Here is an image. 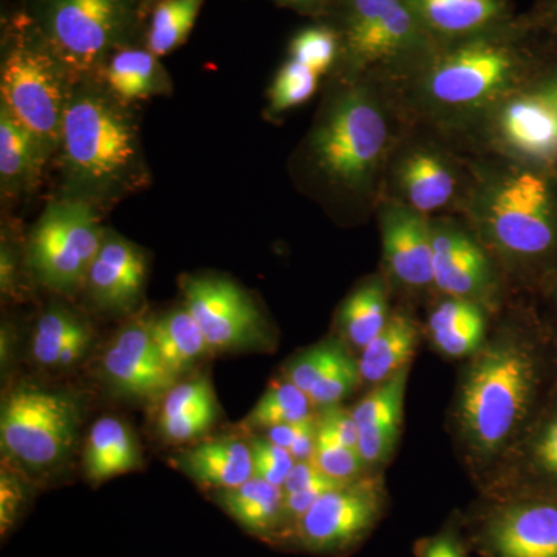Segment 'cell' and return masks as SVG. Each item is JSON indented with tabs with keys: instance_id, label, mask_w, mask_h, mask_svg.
<instances>
[{
	"instance_id": "cell-1",
	"label": "cell",
	"mask_w": 557,
	"mask_h": 557,
	"mask_svg": "<svg viewBox=\"0 0 557 557\" xmlns=\"http://www.w3.org/2000/svg\"><path fill=\"white\" fill-rule=\"evenodd\" d=\"M556 384L557 344L541 310L507 306L465 359L450 406L454 443L475 485L515 448Z\"/></svg>"
},
{
	"instance_id": "cell-2",
	"label": "cell",
	"mask_w": 557,
	"mask_h": 557,
	"mask_svg": "<svg viewBox=\"0 0 557 557\" xmlns=\"http://www.w3.org/2000/svg\"><path fill=\"white\" fill-rule=\"evenodd\" d=\"M461 218L509 287L537 298L557 276V172L486 153L469 161Z\"/></svg>"
},
{
	"instance_id": "cell-3",
	"label": "cell",
	"mask_w": 557,
	"mask_h": 557,
	"mask_svg": "<svg viewBox=\"0 0 557 557\" xmlns=\"http://www.w3.org/2000/svg\"><path fill=\"white\" fill-rule=\"evenodd\" d=\"M544 58L528 28L500 30L442 46L417 75L388 89L399 109L440 131L465 132L491 106L528 83Z\"/></svg>"
},
{
	"instance_id": "cell-4",
	"label": "cell",
	"mask_w": 557,
	"mask_h": 557,
	"mask_svg": "<svg viewBox=\"0 0 557 557\" xmlns=\"http://www.w3.org/2000/svg\"><path fill=\"white\" fill-rule=\"evenodd\" d=\"M399 110L386 86L344 79L307 139L311 171L339 197L379 208L384 172L401 138Z\"/></svg>"
},
{
	"instance_id": "cell-5",
	"label": "cell",
	"mask_w": 557,
	"mask_h": 557,
	"mask_svg": "<svg viewBox=\"0 0 557 557\" xmlns=\"http://www.w3.org/2000/svg\"><path fill=\"white\" fill-rule=\"evenodd\" d=\"M60 148L65 177L83 197H109L141 178L137 127L119 102L100 91L70 94Z\"/></svg>"
},
{
	"instance_id": "cell-6",
	"label": "cell",
	"mask_w": 557,
	"mask_h": 557,
	"mask_svg": "<svg viewBox=\"0 0 557 557\" xmlns=\"http://www.w3.org/2000/svg\"><path fill=\"white\" fill-rule=\"evenodd\" d=\"M338 22L344 79L394 89L440 49L408 0H338Z\"/></svg>"
},
{
	"instance_id": "cell-7",
	"label": "cell",
	"mask_w": 557,
	"mask_h": 557,
	"mask_svg": "<svg viewBox=\"0 0 557 557\" xmlns=\"http://www.w3.org/2000/svg\"><path fill=\"white\" fill-rule=\"evenodd\" d=\"M40 33L67 75L81 78L127 42L137 0H38Z\"/></svg>"
},
{
	"instance_id": "cell-8",
	"label": "cell",
	"mask_w": 557,
	"mask_h": 557,
	"mask_svg": "<svg viewBox=\"0 0 557 557\" xmlns=\"http://www.w3.org/2000/svg\"><path fill=\"white\" fill-rule=\"evenodd\" d=\"M79 424L81 406L75 395L21 384L3 397V453L30 471H50L60 467L75 448Z\"/></svg>"
},
{
	"instance_id": "cell-9",
	"label": "cell",
	"mask_w": 557,
	"mask_h": 557,
	"mask_svg": "<svg viewBox=\"0 0 557 557\" xmlns=\"http://www.w3.org/2000/svg\"><path fill=\"white\" fill-rule=\"evenodd\" d=\"M461 522L480 557H557V494L480 496Z\"/></svg>"
},
{
	"instance_id": "cell-10",
	"label": "cell",
	"mask_w": 557,
	"mask_h": 557,
	"mask_svg": "<svg viewBox=\"0 0 557 557\" xmlns=\"http://www.w3.org/2000/svg\"><path fill=\"white\" fill-rule=\"evenodd\" d=\"M468 185L469 161L428 135H401L384 172L381 200L434 218L460 211Z\"/></svg>"
},
{
	"instance_id": "cell-11",
	"label": "cell",
	"mask_w": 557,
	"mask_h": 557,
	"mask_svg": "<svg viewBox=\"0 0 557 557\" xmlns=\"http://www.w3.org/2000/svg\"><path fill=\"white\" fill-rule=\"evenodd\" d=\"M387 508L383 474L369 472L325 493L282 537L313 555H344L373 533Z\"/></svg>"
},
{
	"instance_id": "cell-12",
	"label": "cell",
	"mask_w": 557,
	"mask_h": 557,
	"mask_svg": "<svg viewBox=\"0 0 557 557\" xmlns=\"http://www.w3.org/2000/svg\"><path fill=\"white\" fill-rule=\"evenodd\" d=\"M67 72L46 44L17 42L3 58L0 72L2 108L32 132L47 150L61 143L70 94Z\"/></svg>"
},
{
	"instance_id": "cell-13",
	"label": "cell",
	"mask_w": 557,
	"mask_h": 557,
	"mask_svg": "<svg viewBox=\"0 0 557 557\" xmlns=\"http://www.w3.org/2000/svg\"><path fill=\"white\" fill-rule=\"evenodd\" d=\"M467 131L487 153L557 172V112L534 76L491 106Z\"/></svg>"
},
{
	"instance_id": "cell-14",
	"label": "cell",
	"mask_w": 557,
	"mask_h": 557,
	"mask_svg": "<svg viewBox=\"0 0 557 557\" xmlns=\"http://www.w3.org/2000/svg\"><path fill=\"white\" fill-rule=\"evenodd\" d=\"M104 236L89 201L72 197L50 205L28 242L33 273L54 292H75L86 284Z\"/></svg>"
},
{
	"instance_id": "cell-15",
	"label": "cell",
	"mask_w": 557,
	"mask_h": 557,
	"mask_svg": "<svg viewBox=\"0 0 557 557\" xmlns=\"http://www.w3.org/2000/svg\"><path fill=\"white\" fill-rule=\"evenodd\" d=\"M434 293L467 299L496 317L505 309L509 282L490 249L467 220L453 214L431 218Z\"/></svg>"
},
{
	"instance_id": "cell-16",
	"label": "cell",
	"mask_w": 557,
	"mask_h": 557,
	"mask_svg": "<svg viewBox=\"0 0 557 557\" xmlns=\"http://www.w3.org/2000/svg\"><path fill=\"white\" fill-rule=\"evenodd\" d=\"M185 307L214 351L269 347L267 321L247 293L222 277H190L183 284Z\"/></svg>"
},
{
	"instance_id": "cell-17",
	"label": "cell",
	"mask_w": 557,
	"mask_h": 557,
	"mask_svg": "<svg viewBox=\"0 0 557 557\" xmlns=\"http://www.w3.org/2000/svg\"><path fill=\"white\" fill-rule=\"evenodd\" d=\"M383 271L392 289L418 298L434 292L431 218L392 200H380Z\"/></svg>"
},
{
	"instance_id": "cell-18",
	"label": "cell",
	"mask_w": 557,
	"mask_h": 557,
	"mask_svg": "<svg viewBox=\"0 0 557 557\" xmlns=\"http://www.w3.org/2000/svg\"><path fill=\"white\" fill-rule=\"evenodd\" d=\"M480 496L557 494V384L525 434L479 486Z\"/></svg>"
},
{
	"instance_id": "cell-19",
	"label": "cell",
	"mask_w": 557,
	"mask_h": 557,
	"mask_svg": "<svg viewBox=\"0 0 557 557\" xmlns=\"http://www.w3.org/2000/svg\"><path fill=\"white\" fill-rule=\"evenodd\" d=\"M101 366L120 394L139 401H161L178 383L164 364L145 319L121 330L106 348Z\"/></svg>"
},
{
	"instance_id": "cell-20",
	"label": "cell",
	"mask_w": 557,
	"mask_h": 557,
	"mask_svg": "<svg viewBox=\"0 0 557 557\" xmlns=\"http://www.w3.org/2000/svg\"><path fill=\"white\" fill-rule=\"evenodd\" d=\"M440 47L515 24L508 0H408Z\"/></svg>"
},
{
	"instance_id": "cell-21",
	"label": "cell",
	"mask_w": 557,
	"mask_h": 557,
	"mask_svg": "<svg viewBox=\"0 0 557 557\" xmlns=\"http://www.w3.org/2000/svg\"><path fill=\"white\" fill-rule=\"evenodd\" d=\"M146 281V259L129 240L109 234L91 263L86 285L106 310H129L138 302Z\"/></svg>"
},
{
	"instance_id": "cell-22",
	"label": "cell",
	"mask_w": 557,
	"mask_h": 557,
	"mask_svg": "<svg viewBox=\"0 0 557 557\" xmlns=\"http://www.w3.org/2000/svg\"><path fill=\"white\" fill-rule=\"evenodd\" d=\"M493 319L494 314L478 302L438 296L424 332L442 357L465 361L483 346Z\"/></svg>"
},
{
	"instance_id": "cell-23",
	"label": "cell",
	"mask_w": 557,
	"mask_h": 557,
	"mask_svg": "<svg viewBox=\"0 0 557 557\" xmlns=\"http://www.w3.org/2000/svg\"><path fill=\"white\" fill-rule=\"evenodd\" d=\"M178 467L190 479L215 490H231L255 478L249 443L240 438L207 440L183 453Z\"/></svg>"
},
{
	"instance_id": "cell-24",
	"label": "cell",
	"mask_w": 557,
	"mask_h": 557,
	"mask_svg": "<svg viewBox=\"0 0 557 557\" xmlns=\"http://www.w3.org/2000/svg\"><path fill=\"white\" fill-rule=\"evenodd\" d=\"M394 289L383 273L359 282L341 304L336 314L338 336L351 351H361L386 327L391 319V295Z\"/></svg>"
},
{
	"instance_id": "cell-25",
	"label": "cell",
	"mask_w": 557,
	"mask_h": 557,
	"mask_svg": "<svg viewBox=\"0 0 557 557\" xmlns=\"http://www.w3.org/2000/svg\"><path fill=\"white\" fill-rule=\"evenodd\" d=\"M423 330L408 311H394L386 327L359 351L362 384L376 386L412 366Z\"/></svg>"
},
{
	"instance_id": "cell-26",
	"label": "cell",
	"mask_w": 557,
	"mask_h": 557,
	"mask_svg": "<svg viewBox=\"0 0 557 557\" xmlns=\"http://www.w3.org/2000/svg\"><path fill=\"white\" fill-rule=\"evenodd\" d=\"M139 467L141 457L131 429L120 418H100L90 428L84 449V468L90 482H104Z\"/></svg>"
},
{
	"instance_id": "cell-27",
	"label": "cell",
	"mask_w": 557,
	"mask_h": 557,
	"mask_svg": "<svg viewBox=\"0 0 557 557\" xmlns=\"http://www.w3.org/2000/svg\"><path fill=\"white\" fill-rule=\"evenodd\" d=\"M284 490L265 480L252 478L244 485L222 490L219 504L255 534L277 536L284 525Z\"/></svg>"
},
{
	"instance_id": "cell-28",
	"label": "cell",
	"mask_w": 557,
	"mask_h": 557,
	"mask_svg": "<svg viewBox=\"0 0 557 557\" xmlns=\"http://www.w3.org/2000/svg\"><path fill=\"white\" fill-rule=\"evenodd\" d=\"M149 330L164 364L177 380L211 351L186 307L150 319Z\"/></svg>"
},
{
	"instance_id": "cell-29",
	"label": "cell",
	"mask_w": 557,
	"mask_h": 557,
	"mask_svg": "<svg viewBox=\"0 0 557 557\" xmlns=\"http://www.w3.org/2000/svg\"><path fill=\"white\" fill-rule=\"evenodd\" d=\"M49 150L32 132L0 108V177L5 188L30 185Z\"/></svg>"
},
{
	"instance_id": "cell-30",
	"label": "cell",
	"mask_w": 557,
	"mask_h": 557,
	"mask_svg": "<svg viewBox=\"0 0 557 557\" xmlns=\"http://www.w3.org/2000/svg\"><path fill=\"white\" fill-rule=\"evenodd\" d=\"M106 81L120 100H145L160 90L163 70L149 50L121 49L110 57Z\"/></svg>"
},
{
	"instance_id": "cell-31",
	"label": "cell",
	"mask_w": 557,
	"mask_h": 557,
	"mask_svg": "<svg viewBox=\"0 0 557 557\" xmlns=\"http://www.w3.org/2000/svg\"><path fill=\"white\" fill-rule=\"evenodd\" d=\"M410 369L412 366L399 370L391 379L373 386L364 398L359 399L351 409L358 431L369 428L403 429Z\"/></svg>"
},
{
	"instance_id": "cell-32",
	"label": "cell",
	"mask_w": 557,
	"mask_h": 557,
	"mask_svg": "<svg viewBox=\"0 0 557 557\" xmlns=\"http://www.w3.org/2000/svg\"><path fill=\"white\" fill-rule=\"evenodd\" d=\"M314 416L309 395L292 381H274L252 408L245 424L252 429H269L277 424L296 423Z\"/></svg>"
},
{
	"instance_id": "cell-33",
	"label": "cell",
	"mask_w": 557,
	"mask_h": 557,
	"mask_svg": "<svg viewBox=\"0 0 557 557\" xmlns=\"http://www.w3.org/2000/svg\"><path fill=\"white\" fill-rule=\"evenodd\" d=\"M203 0H160L152 13L148 50L157 58L177 49L188 38Z\"/></svg>"
},
{
	"instance_id": "cell-34",
	"label": "cell",
	"mask_w": 557,
	"mask_h": 557,
	"mask_svg": "<svg viewBox=\"0 0 557 557\" xmlns=\"http://www.w3.org/2000/svg\"><path fill=\"white\" fill-rule=\"evenodd\" d=\"M83 319L64 309H51L44 313L33 330L30 354L40 368H57L62 348L73 339L90 332Z\"/></svg>"
},
{
	"instance_id": "cell-35",
	"label": "cell",
	"mask_w": 557,
	"mask_h": 557,
	"mask_svg": "<svg viewBox=\"0 0 557 557\" xmlns=\"http://www.w3.org/2000/svg\"><path fill=\"white\" fill-rule=\"evenodd\" d=\"M321 78L317 70L288 58L269 90L271 112L284 113L309 101L317 94Z\"/></svg>"
},
{
	"instance_id": "cell-36",
	"label": "cell",
	"mask_w": 557,
	"mask_h": 557,
	"mask_svg": "<svg viewBox=\"0 0 557 557\" xmlns=\"http://www.w3.org/2000/svg\"><path fill=\"white\" fill-rule=\"evenodd\" d=\"M347 350L350 348L339 338L321 341L317 346L307 348L289 359L282 376L309 395L311 387Z\"/></svg>"
},
{
	"instance_id": "cell-37",
	"label": "cell",
	"mask_w": 557,
	"mask_h": 557,
	"mask_svg": "<svg viewBox=\"0 0 557 557\" xmlns=\"http://www.w3.org/2000/svg\"><path fill=\"white\" fill-rule=\"evenodd\" d=\"M341 57V39L333 27L304 28L289 42L288 58L304 62L324 76Z\"/></svg>"
},
{
	"instance_id": "cell-38",
	"label": "cell",
	"mask_w": 557,
	"mask_h": 557,
	"mask_svg": "<svg viewBox=\"0 0 557 557\" xmlns=\"http://www.w3.org/2000/svg\"><path fill=\"white\" fill-rule=\"evenodd\" d=\"M311 461L319 471L339 483L354 482V480L373 472L366 467L357 448H350V446L319 431Z\"/></svg>"
},
{
	"instance_id": "cell-39",
	"label": "cell",
	"mask_w": 557,
	"mask_h": 557,
	"mask_svg": "<svg viewBox=\"0 0 557 557\" xmlns=\"http://www.w3.org/2000/svg\"><path fill=\"white\" fill-rule=\"evenodd\" d=\"M361 384L358 358H355L354 351L347 350L311 387V405L317 410L341 405V401L354 394Z\"/></svg>"
},
{
	"instance_id": "cell-40",
	"label": "cell",
	"mask_w": 557,
	"mask_h": 557,
	"mask_svg": "<svg viewBox=\"0 0 557 557\" xmlns=\"http://www.w3.org/2000/svg\"><path fill=\"white\" fill-rule=\"evenodd\" d=\"M209 406H215L214 392L205 379L182 381L161 398L159 420L189 416Z\"/></svg>"
},
{
	"instance_id": "cell-41",
	"label": "cell",
	"mask_w": 557,
	"mask_h": 557,
	"mask_svg": "<svg viewBox=\"0 0 557 557\" xmlns=\"http://www.w3.org/2000/svg\"><path fill=\"white\" fill-rule=\"evenodd\" d=\"M249 448H251L255 478L265 480L274 486H284L289 472L296 465L292 453L274 445L265 437L252 438L249 442Z\"/></svg>"
},
{
	"instance_id": "cell-42",
	"label": "cell",
	"mask_w": 557,
	"mask_h": 557,
	"mask_svg": "<svg viewBox=\"0 0 557 557\" xmlns=\"http://www.w3.org/2000/svg\"><path fill=\"white\" fill-rule=\"evenodd\" d=\"M469 545L465 536L463 522L454 516L449 522L432 536L420 539L416 544L417 557H469Z\"/></svg>"
},
{
	"instance_id": "cell-43",
	"label": "cell",
	"mask_w": 557,
	"mask_h": 557,
	"mask_svg": "<svg viewBox=\"0 0 557 557\" xmlns=\"http://www.w3.org/2000/svg\"><path fill=\"white\" fill-rule=\"evenodd\" d=\"M358 453L369 471H380L397 449L401 429H359Z\"/></svg>"
},
{
	"instance_id": "cell-44",
	"label": "cell",
	"mask_w": 557,
	"mask_h": 557,
	"mask_svg": "<svg viewBox=\"0 0 557 557\" xmlns=\"http://www.w3.org/2000/svg\"><path fill=\"white\" fill-rule=\"evenodd\" d=\"M218 418V405L209 406L189 416L159 420L161 435L171 443H188L207 434Z\"/></svg>"
},
{
	"instance_id": "cell-45",
	"label": "cell",
	"mask_w": 557,
	"mask_h": 557,
	"mask_svg": "<svg viewBox=\"0 0 557 557\" xmlns=\"http://www.w3.org/2000/svg\"><path fill=\"white\" fill-rule=\"evenodd\" d=\"M318 431L338 440L350 448L358 446V426L351 409L335 405L318 409Z\"/></svg>"
},
{
	"instance_id": "cell-46",
	"label": "cell",
	"mask_w": 557,
	"mask_h": 557,
	"mask_svg": "<svg viewBox=\"0 0 557 557\" xmlns=\"http://www.w3.org/2000/svg\"><path fill=\"white\" fill-rule=\"evenodd\" d=\"M25 491L16 475L3 469L0 478V530L3 536L11 530L24 504Z\"/></svg>"
},
{
	"instance_id": "cell-47",
	"label": "cell",
	"mask_w": 557,
	"mask_h": 557,
	"mask_svg": "<svg viewBox=\"0 0 557 557\" xmlns=\"http://www.w3.org/2000/svg\"><path fill=\"white\" fill-rule=\"evenodd\" d=\"M542 304V318L557 344V276L537 296Z\"/></svg>"
},
{
	"instance_id": "cell-48",
	"label": "cell",
	"mask_w": 557,
	"mask_h": 557,
	"mask_svg": "<svg viewBox=\"0 0 557 557\" xmlns=\"http://www.w3.org/2000/svg\"><path fill=\"white\" fill-rule=\"evenodd\" d=\"M534 79L545 95L553 102L557 112V60L542 61L541 67L537 69Z\"/></svg>"
},
{
	"instance_id": "cell-49",
	"label": "cell",
	"mask_w": 557,
	"mask_h": 557,
	"mask_svg": "<svg viewBox=\"0 0 557 557\" xmlns=\"http://www.w3.org/2000/svg\"><path fill=\"white\" fill-rule=\"evenodd\" d=\"M302 421H296V423L277 424V426L265 429V431H263L265 432L263 437L270 440V442L274 443V445L289 450L293 443H295L296 437H298L300 424H302Z\"/></svg>"
},
{
	"instance_id": "cell-50",
	"label": "cell",
	"mask_w": 557,
	"mask_h": 557,
	"mask_svg": "<svg viewBox=\"0 0 557 557\" xmlns=\"http://www.w3.org/2000/svg\"><path fill=\"white\" fill-rule=\"evenodd\" d=\"M537 24L557 36V0H544L539 9Z\"/></svg>"
},
{
	"instance_id": "cell-51",
	"label": "cell",
	"mask_w": 557,
	"mask_h": 557,
	"mask_svg": "<svg viewBox=\"0 0 557 557\" xmlns=\"http://www.w3.org/2000/svg\"><path fill=\"white\" fill-rule=\"evenodd\" d=\"M14 263L9 249L2 248V262H0V282L3 293H10L13 287Z\"/></svg>"
},
{
	"instance_id": "cell-52",
	"label": "cell",
	"mask_w": 557,
	"mask_h": 557,
	"mask_svg": "<svg viewBox=\"0 0 557 557\" xmlns=\"http://www.w3.org/2000/svg\"><path fill=\"white\" fill-rule=\"evenodd\" d=\"M282 5L292 7V9H299L304 11L317 10L321 5L322 0H277Z\"/></svg>"
}]
</instances>
